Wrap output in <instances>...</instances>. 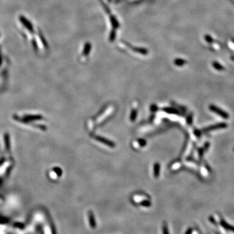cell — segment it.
Returning a JSON list of instances; mask_svg holds the SVG:
<instances>
[{"label": "cell", "instance_id": "4", "mask_svg": "<svg viewBox=\"0 0 234 234\" xmlns=\"http://www.w3.org/2000/svg\"><path fill=\"white\" fill-rule=\"evenodd\" d=\"M88 215H89V221H90L91 226L92 228H95L96 227V222H95V216H94V215L92 214V213L91 211L89 212Z\"/></svg>", "mask_w": 234, "mask_h": 234}, {"label": "cell", "instance_id": "5", "mask_svg": "<svg viewBox=\"0 0 234 234\" xmlns=\"http://www.w3.org/2000/svg\"><path fill=\"white\" fill-rule=\"evenodd\" d=\"M226 125L225 124H217L215 126H211L210 127H207V128L206 129V131H211V130H213V129H216V128H222V127H226Z\"/></svg>", "mask_w": 234, "mask_h": 234}, {"label": "cell", "instance_id": "1", "mask_svg": "<svg viewBox=\"0 0 234 234\" xmlns=\"http://www.w3.org/2000/svg\"><path fill=\"white\" fill-rule=\"evenodd\" d=\"M16 25L25 40L38 53L46 52L48 43L40 27L27 15L20 14L16 16Z\"/></svg>", "mask_w": 234, "mask_h": 234}, {"label": "cell", "instance_id": "7", "mask_svg": "<svg viewBox=\"0 0 234 234\" xmlns=\"http://www.w3.org/2000/svg\"><path fill=\"white\" fill-rule=\"evenodd\" d=\"M140 204H141L142 206H145V207H149V206H150V205H151L150 202H149V201H147V200L142 202L141 203H140Z\"/></svg>", "mask_w": 234, "mask_h": 234}, {"label": "cell", "instance_id": "2", "mask_svg": "<svg viewBox=\"0 0 234 234\" xmlns=\"http://www.w3.org/2000/svg\"><path fill=\"white\" fill-rule=\"evenodd\" d=\"M208 223L216 234H234V224L219 213H213L208 217Z\"/></svg>", "mask_w": 234, "mask_h": 234}, {"label": "cell", "instance_id": "3", "mask_svg": "<svg viewBox=\"0 0 234 234\" xmlns=\"http://www.w3.org/2000/svg\"><path fill=\"white\" fill-rule=\"evenodd\" d=\"M210 108V110L212 111H213L215 113L218 114V115L224 118H228L229 117L228 114L226 112H224V111H223V110H221L220 109L216 107V106H215V105H211Z\"/></svg>", "mask_w": 234, "mask_h": 234}, {"label": "cell", "instance_id": "8", "mask_svg": "<svg viewBox=\"0 0 234 234\" xmlns=\"http://www.w3.org/2000/svg\"><path fill=\"white\" fill-rule=\"evenodd\" d=\"M158 174H159V165H157L155 167V175L157 176H158Z\"/></svg>", "mask_w": 234, "mask_h": 234}, {"label": "cell", "instance_id": "6", "mask_svg": "<svg viewBox=\"0 0 234 234\" xmlns=\"http://www.w3.org/2000/svg\"><path fill=\"white\" fill-rule=\"evenodd\" d=\"M163 234H169V232H168V226H167V224L165 223L163 224Z\"/></svg>", "mask_w": 234, "mask_h": 234}]
</instances>
